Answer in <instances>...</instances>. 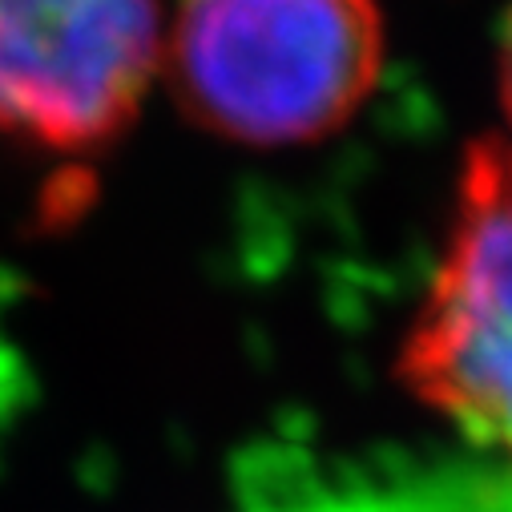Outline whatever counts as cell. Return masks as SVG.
I'll list each match as a JSON object with an SVG mask.
<instances>
[{"label": "cell", "mask_w": 512, "mask_h": 512, "mask_svg": "<svg viewBox=\"0 0 512 512\" xmlns=\"http://www.w3.org/2000/svg\"><path fill=\"white\" fill-rule=\"evenodd\" d=\"M170 85L206 130L291 146L335 134L383 69L375 0H182Z\"/></svg>", "instance_id": "cell-1"}, {"label": "cell", "mask_w": 512, "mask_h": 512, "mask_svg": "<svg viewBox=\"0 0 512 512\" xmlns=\"http://www.w3.org/2000/svg\"><path fill=\"white\" fill-rule=\"evenodd\" d=\"M400 379L472 444L512 456V146L500 138L464 154L452 242Z\"/></svg>", "instance_id": "cell-2"}, {"label": "cell", "mask_w": 512, "mask_h": 512, "mask_svg": "<svg viewBox=\"0 0 512 512\" xmlns=\"http://www.w3.org/2000/svg\"><path fill=\"white\" fill-rule=\"evenodd\" d=\"M158 57V0H0V130L97 150L138 113Z\"/></svg>", "instance_id": "cell-3"}, {"label": "cell", "mask_w": 512, "mask_h": 512, "mask_svg": "<svg viewBox=\"0 0 512 512\" xmlns=\"http://www.w3.org/2000/svg\"><path fill=\"white\" fill-rule=\"evenodd\" d=\"M500 97H504V113L512 121V17L504 29V45H500Z\"/></svg>", "instance_id": "cell-4"}]
</instances>
